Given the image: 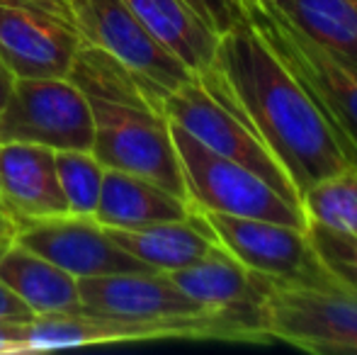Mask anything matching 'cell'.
<instances>
[{"label": "cell", "instance_id": "6da1fadb", "mask_svg": "<svg viewBox=\"0 0 357 355\" xmlns=\"http://www.w3.org/2000/svg\"><path fill=\"white\" fill-rule=\"evenodd\" d=\"M199 83L258 134L299 197L353 166L319 107L243 17L219 37L216 61Z\"/></svg>", "mask_w": 357, "mask_h": 355}, {"label": "cell", "instance_id": "7a4b0ae2", "mask_svg": "<svg viewBox=\"0 0 357 355\" xmlns=\"http://www.w3.org/2000/svg\"><path fill=\"white\" fill-rule=\"evenodd\" d=\"M241 17L319 107L357 166V63L299 27L275 0H236Z\"/></svg>", "mask_w": 357, "mask_h": 355}, {"label": "cell", "instance_id": "3957f363", "mask_svg": "<svg viewBox=\"0 0 357 355\" xmlns=\"http://www.w3.org/2000/svg\"><path fill=\"white\" fill-rule=\"evenodd\" d=\"M170 134L183 168L190 207L306 229L304 209L284 199L273 185H268L253 171L219 156L173 122Z\"/></svg>", "mask_w": 357, "mask_h": 355}, {"label": "cell", "instance_id": "277c9868", "mask_svg": "<svg viewBox=\"0 0 357 355\" xmlns=\"http://www.w3.org/2000/svg\"><path fill=\"white\" fill-rule=\"evenodd\" d=\"M90 107L95 122L90 153L100 166L151 180L188 202L183 168L165 114L102 100H90Z\"/></svg>", "mask_w": 357, "mask_h": 355}, {"label": "cell", "instance_id": "5b68a950", "mask_svg": "<svg viewBox=\"0 0 357 355\" xmlns=\"http://www.w3.org/2000/svg\"><path fill=\"white\" fill-rule=\"evenodd\" d=\"M195 212L202 214L226 253H231L248 270L268 278L273 285L343 287V282L326 268V263L316 253L306 229L268 222V219L204 212V209Z\"/></svg>", "mask_w": 357, "mask_h": 355}, {"label": "cell", "instance_id": "8992f818", "mask_svg": "<svg viewBox=\"0 0 357 355\" xmlns=\"http://www.w3.org/2000/svg\"><path fill=\"white\" fill-rule=\"evenodd\" d=\"M90 100L66 78H15L0 107V144H37L52 151H90Z\"/></svg>", "mask_w": 357, "mask_h": 355}, {"label": "cell", "instance_id": "52a82bcc", "mask_svg": "<svg viewBox=\"0 0 357 355\" xmlns=\"http://www.w3.org/2000/svg\"><path fill=\"white\" fill-rule=\"evenodd\" d=\"M68 3L85 42L105 49L119 63H124L139 78L155 112H160V100L165 93L197 78L144 27L142 20L124 0H68Z\"/></svg>", "mask_w": 357, "mask_h": 355}, {"label": "cell", "instance_id": "ba28073f", "mask_svg": "<svg viewBox=\"0 0 357 355\" xmlns=\"http://www.w3.org/2000/svg\"><path fill=\"white\" fill-rule=\"evenodd\" d=\"M263 336L309 353H357V292L350 287L270 285Z\"/></svg>", "mask_w": 357, "mask_h": 355}, {"label": "cell", "instance_id": "9c48e42d", "mask_svg": "<svg viewBox=\"0 0 357 355\" xmlns=\"http://www.w3.org/2000/svg\"><path fill=\"white\" fill-rule=\"evenodd\" d=\"M83 44L68 0H0V59L13 78H66Z\"/></svg>", "mask_w": 357, "mask_h": 355}, {"label": "cell", "instance_id": "30bf717a", "mask_svg": "<svg viewBox=\"0 0 357 355\" xmlns=\"http://www.w3.org/2000/svg\"><path fill=\"white\" fill-rule=\"evenodd\" d=\"M160 112L168 117V122L183 127L185 132L192 134L207 149L253 171L268 185H273L284 199L301 207L299 192L294 190L291 180L287 178L284 168L275 161L273 153L258 139V134L238 114L231 112L224 103H219L199 83V78H192L178 90L165 93L163 100H160Z\"/></svg>", "mask_w": 357, "mask_h": 355}, {"label": "cell", "instance_id": "8fae6325", "mask_svg": "<svg viewBox=\"0 0 357 355\" xmlns=\"http://www.w3.org/2000/svg\"><path fill=\"white\" fill-rule=\"evenodd\" d=\"M153 338H219L248 341L245 333L229 319L212 317L163 319V322H129L107 314L80 309L73 314H47L27 324L24 353L56 351V348L90 346L112 341H153Z\"/></svg>", "mask_w": 357, "mask_h": 355}, {"label": "cell", "instance_id": "7c38bea8", "mask_svg": "<svg viewBox=\"0 0 357 355\" xmlns=\"http://www.w3.org/2000/svg\"><path fill=\"white\" fill-rule=\"evenodd\" d=\"M17 243L52 261L73 278H105L122 273H158L109 239L93 217H52L22 224Z\"/></svg>", "mask_w": 357, "mask_h": 355}, {"label": "cell", "instance_id": "4fadbf2b", "mask_svg": "<svg viewBox=\"0 0 357 355\" xmlns=\"http://www.w3.org/2000/svg\"><path fill=\"white\" fill-rule=\"evenodd\" d=\"M168 278L188 292L195 302L226 317L241 328L248 343H265L263 336V302L270 280L253 273L236 261L224 248L214 251L195 266L168 273Z\"/></svg>", "mask_w": 357, "mask_h": 355}, {"label": "cell", "instance_id": "5bb4252c", "mask_svg": "<svg viewBox=\"0 0 357 355\" xmlns=\"http://www.w3.org/2000/svg\"><path fill=\"white\" fill-rule=\"evenodd\" d=\"M78 292L85 309L107 314V317L129 319V322H163V319H192L216 314L195 302L188 292H183L168 278V273L80 278Z\"/></svg>", "mask_w": 357, "mask_h": 355}, {"label": "cell", "instance_id": "9a60e30c", "mask_svg": "<svg viewBox=\"0 0 357 355\" xmlns=\"http://www.w3.org/2000/svg\"><path fill=\"white\" fill-rule=\"evenodd\" d=\"M52 149L37 144H0V197L17 227L71 214L56 176Z\"/></svg>", "mask_w": 357, "mask_h": 355}, {"label": "cell", "instance_id": "2e32d148", "mask_svg": "<svg viewBox=\"0 0 357 355\" xmlns=\"http://www.w3.org/2000/svg\"><path fill=\"white\" fill-rule=\"evenodd\" d=\"M107 234L117 246L158 273L195 266L221 248L202 214L192 207L190 217L180 222L149 224L142 229H107Z\"/></svg>", "mask_w": 357, "mask_h": 355}, {"label": "cell", "instance_id": "e0dca14e", "mask_svg": "<svg viewBox=\"0 0 357 355\" xmlns=\"http://www.w3.org/2000/svg\"><path fill=\"white\" fill-rule=\"evenodd\" d=\"M190 217V204L160 185L132 173L105 168L102 190L93 219L105 229H142L149 224L180 222Z\"/></svg>", "mask_w": 357, "mask_h": 355}, {"label": "cell", "instance_id": "ac0fdd59", "mask_svg": "<svg viewBox=\"0 0 357 355\" xmlns=\"http://www.w3.org/2000/svg\"><path fill=\"white\" fill-rule=\"evenodd\" d=\"M142 24L195 76L212 71L219 34L185 0H124Z\"/></svg>", "mask_w": 357, "mask_h": 355}, {"label": "cell", "instance_id": "d6986e66", "mask_svg": "<svg viewBox=\"0 0 357 355\" xmlns=\"http://www.w3.org/2000/svg\"><path fill=\"white\" fill-rule=\"evenodd\" d=\"M0 280L32 309L37 317L73 314L83 309L78 278L54 266L39 253L15 241L0 253Z\"/></svg>", "mask_w": 357, "mask_h": 355}, {"label": "cell", "instance_id": "ffe728a7", "mask_svg": "<svg viewBox=\"0 0 357 355\" xmlns=\"http://www.w3.org/2000/svg\"><path fill=\"white\" fill-rule=\"evenodd\" d=\"M66 81H71L88 100L153 109L139 78L124 63H119L112 54H107L100 47H93L88 42L75 54Z\"/></svg>", "mask_w": 357, "mask_h": 355}, {"label": "cell", "instance_id": "44dd1931", "mask_svg": "<svg viewBox=\"0 0 357 355\" xmlns=\"http://www.w3.org/2000/svg\"><path fill=\"white\" fill-rule=\"evenodd\" d=\"M304 32L357 63V0H275Z\"/></svg>", "mask_w": 357, "mask_h": 355}, {"label": "cell", "instance_id": "7402d4cb", "mask_svg": "<svg viewBox=\"0 0 357 355\" xmlns=\"http://www.w3.org/2000/svg\"><path fill=\"white\" fill-rule=\"evenodd\" d=\"M306 222L357 236V166L314 183L301 195Z\"/></svg>", "mask_w": 357, "mask_h": 355}, {"label": "cell", "instance_id": "603a6c76", "mask_svg": "<svg viewBox=\"0 0 357 355\" xmlns=\"http://www.w3.org/2000/svg\"><path fill=\"white\" fill-rule=\"evenodd\" d=\"M56 176L75 217H93L102 190L105 168L90 151H56Z\"/></svg>", "mask_w": 357, "mask_h": 355}, {"label": "cell", "instance_id": "cb8c5ba5", "mask_svg": "<svg viewBox=\"0 0 357 355\" xmlns=\"http://www.w3.org/2000/svg\"><path fill=\"white\" fill-rule=\"evenodd\" d=\"M306 234L314 243L316 253L326 268L345 285L357 292V236L355 234L335 232V229L321 227L316 222H306Z\"/></svg>", "mask_w": 357, "mask_h": 355}, {"label": "cell", "instance_id": "d4e9b609", "mask_svg": "<svg viewBox=\"0 0 357 355\" xmlns=\"http://www.w3.org/2000/svg\"><path fill=\"white\" fill-rule=\"evenodd\" d=\"M216 34H226L241 22V10L236 0H185Z\"/></svg>", "mask_w": 357, "mask_h": 355}, {"label": "cell", "instance_id": "484cf974", "mask_svg": "<svg viewBox=\"0 0 357 355\" xmlns=\"http://www.w3.org/2000/svg\"><path fill=\"white\" fill-rule=\"evenodd\" d=\"M37 314L0 280V322L8 324H32Z\"/></svg>", "mask_w": 357, "mask_h": 355}, {"label": "cell", "instance_id": "4316f807", "mask_svg": "<svg viewBox=\"0 0 357 355\" xmlns=\"http://www.w3.org/2000/svg\"><path fill=\"white\" fill-rule=\"evenodd\" d=\"M17 222H15V217L10 214V209L5 207L3 197H0V253L8 251L10 246L15 243V239H17Z\"/></svg>", "mask_w": 357, "mask_h": 355}, {"label": "cell", "instance_id": "83f0119b", "mask_svg": "<svg viewBox=\"0 0 357 355\" xmlns=\"http://www.w3.org/2000/svg\"><path fill=\"white\" fill-rule=\"evenodd\" d=\"M24 333H27V324L0 322V341L10 343L15 348V353H24Z\"/></svg>", "mask_w": 357, "mask_h": 355}, {"label": "cell", "instance_id": "f1b7e54d", "mask_svg": "<svg viewBox=\"0 0 357 355\" xmlns=\"http://www.w3.org/2000/svg\"><path fill=\"white\" fill-rule=\"evenodd\" d=\"M13 83H15L13 73H10L8 68H5L3 59H0V107H3V105H5V100H8L10 90H13Z\"/></svg>", "mask_w": 357, "mask_h": 355}, {"label": "cell", "instance_id": "f546056e", "mask_svg": "<svg viewBox=\"0 0 357 355\" xmlns=\"http://www.w3.org/2000/svg\"><path fill=\"white\" fill-rule=\"evenodd\" d=\"M3 353H15V348L10 346V343H3V341H0V355H3Z\"/></svg>", "mask_w": 357, "mask_h": 355}]
</instances>
